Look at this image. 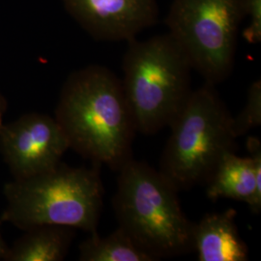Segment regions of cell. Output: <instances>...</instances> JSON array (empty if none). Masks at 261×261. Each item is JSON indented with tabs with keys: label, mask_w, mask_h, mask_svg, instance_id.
Listing matches in <instances>:
<instances>
[{
	"label": "cell",
	"mask_w": 261,
	"mask_h": 261,
	"mask_svg": "<svg viewBox=\"0 0 261 261\" xmlns=\"http://www.w3.org/2000/svg\"><path fill=\"white\" fill-rule=\"evenodd\" d=\"M247 149L250 156L242 158L235 152L224 155L206 182L209 199L230 198L243 201L253 214L261 211V142L249 137Z\"/></svg>",
	"instance_id": "9c48e42d"
},
{
	"label": "cell",
	"mask_w": 261,
	"mask_h": 261,
	"mask_svg": "<svg viewBox=\"0 0 261 261\" xmlns=\"http://www.w3.org/2000/svg\"><path fill=\"white\" fill-rule=\"evenodd\" d=\"M261 125V82H253L248 90L247 101L242 111L232 116V132L236 139L245 136Z\"/></svg>",
	"instance_id": "4fadbf2b"
},
{
	"label": "cell",
	"mask_w": 261,
	"mask_h": 261,
	"mask_svg": "<svg viewBox=\"0 0 261 261\" xmlns=\"http://www.w3.org/2000/svg\"><path fill=\"white\" fill-rule=\"evenodd\" d=\"M5 253H6V251L4 249V244H3V241L1 239V235H0V258L4 257Z\"/></svg>",
	"instance_id": "9a60e30c"
},
{
	"label": "cell",
	"mask_w": 261,
	"mask_h": 261,
	"mask_svg": "<svg viewBox=\"0 0 261 261\" xmlns=\"http://www.w3.org/2000/svg\"><path fill=\"white\" fill-rule=\"evenodd\" d=\"M63 1L76 21L102 41L129 42L158 19L157 0Z\"/></svg>",
	"instance_id": "ba28073f"
},
{
	"label": "cell",
	"mask_w": 261,
	"mask_h": 261,
	"mask_svg": "<svg viewBox=\"0 0 261 261\" xmlns=\"http://www.w3.org/2000/svg\"><path fill=\"white\" fill-rule=\"evenodd\" d=\"M56 121L69 144L94 165L115 171L133 159L138 133L121 80L103 66L86 67L64 84Z\"/></svg>",
	"instance_id": "6da1fadb"
},
{
	"label": "cell",
	"mask_w": 261,
	"mask_h": 261,
	"mask_svg": "<svg viewBox=\"0 0 261 261\" xmlns=\"http://www.w3.org/2000/svg\"><path fill=\"white\" fill-rule=\"evenodd\" d=\"M214 86L193 90L169 125L159 170L178 191L206 184L224 155L237 148L232 115Z\"/></svg>",
	"instance_id": "5b68a950"
},
{
	"label": "cell",
	"mask_w": 261,
	"mask_h": 261,
	"mask_svg": "<svg viewBox=\"0 0 261 261\" xmlns=\"http://www.w3.org/2000/svg\"><path fill=\"white\" fill-rule=\"evenodd\" d=\"M5 193L3 219L19 227L58 225L97 232L105 195L98 165L76 168L59 163L42 173L18 178Z\"/></svg>",
	"instance_id": "3957f363"
},
{
	"label": "cell",
	"mask_w": 261,
	"mask_h": 261,
	"mask_svg": "<svg viewBox=\"0 0 261 261\" xmlns=\"http://www.w3.org/2000/svg\"><path fill=\"white\" fill-rule=\"evenodd\" d=\"M72 227L43 225L31 229L8 253L12 261H59L64 259L73 237Z\"/></svg>",
	"instance_id": "8fae6325"
},
{
	"label": "cell",
	"mask_w": 261,
	"mask_h": 261,
	"mask_svg": "<svg viewBox=\"0 0 261 261\" xmlns=\"http://www.w3.org/2000/svg\"><path fill=\"white\" fill-rule=\"evenodd\" d=\"M243 20L240 0H173L166 22L193 70L216 85L233 70Z\"/></svg>",
	"instance_id": "8992f818"
},
{
	"label": "cell",
	"mask_w": 261,
	"mask_h": 261,
	"mask_svg": "<svg viewBox=\"0 0 261 261\" xmlns=\"http://www.w3.org/2000/svg\"><path fill=\"white\" fill-rule=\"evenodd\" d=\"M79 259L82 261H155L147 252L133 242L130 237L117 227L106 237L97 232L80 246Z\"/></svg>",
	"instance_id": "7c38bea8"
},
{
	"label": "cell",
	"mask_w": 261,
	"mask_h": 261,
	"mask_svg": "<svg viewBox=\"0 0 261 261\" xmlns=\"http://www.w3.org/2000/svg\"><path fill=\"white\" fill-rule=\"evenodd\" d=\"M122 86L137 130L150 136L169 127L192 93L187 56L168 33L128 42Z\"/></svg>",
	"instance_id": "277c9868"
},
{
	"label": "cell",
	"mask_w": 261,
	"mask_h": 261,
	"mask_svg": "<svg viewBox=\"0 0 261 261\" xmlns=\"http://www.w3.org/2000/svg\"><path fill=\"white\" fill-rule=\"evenodd\" d=\"M112 206L118 227L154 260L194 250L192 223L178 191L160 170L130 159L118 171Z\"/></svg>",
	"instance_id": "7a4b0ae2"
},
{
	"label": "cell",
	"mask_w": 261,
	"mask_h": 261,
	"mask_svg": "<svg viewBox=\"0 0 261 261\" xmlns=\"http://www.w3.org/2000/svg\"><path fill=\"white\" fill-rule=\"evenodd\" d=\"M2 127V115H1V111H0V128Z\"/></svg>",
	"instance_id": "2e32d148"
},
{
	"label": "cell",
	"mask_w": 261,
	"mask_h": 261,
	"mask_svg": "<svg viewBox=\"0 0 261 261\" xmlns=\"http://www.w3.org/2000/svg\"><path fill=\"white\" fill-rule=\"evenodd\" d=\"M244 19H249L243 31L247 43L255 45L261 41V0H240Z\"/></svg>",
	"instance_id": "5bb4252c"
},
{
	"label": "cell",
	"mask_w": 261,
	"mask_h": 261,
	"mask_svg": "<svg viewBox=\"0 0 261 261\" xmlns=\"http://www.w3.org/2000/svg\"><path fill=\"white\" fill-rule=\"evenodd\" d=\"M236 210L206 214L194 224V250L199 261H247L249 248L235 223Z\"/></svg>",
	"instance_id": "30bf717a"
},
{
	"label": "cell",
	"mask_w": 261,
	"mask_h": 261,
	"mask_svg": "<svg viewBox=\"0 0 261 261\" xmlns=\"http://www.w3.org/2000/svg\"><path fill=\"white\" fill-rule=\"evenodd\" d=\"M68 149L59 124L46 114H27L0 128V151L18 178L55 168Z\"/></svg>",
	"instance_id": "52a82bcc"
}]
</instances>
